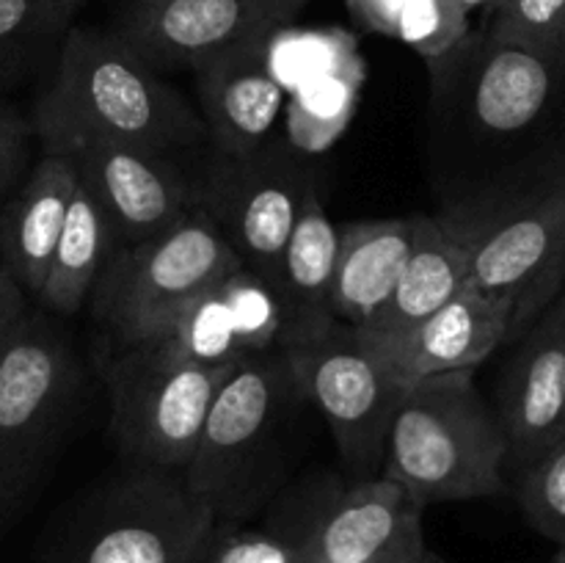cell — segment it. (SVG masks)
<instances>
[{"mask_svg":"<svg viewBox=\"0 0 565 563\" xmlns=\"http://www.w3.org/2000/svg\"><path fill=\"white\" fill-rule=\"evenodd\" d=\"M469 285L467 248L430 213L423 237L414 246L406 268L397 276L390 298L367 326L356 329L367 337H390L428 318Z\"/></svg>","mask_w":565,"mask_h":563,"instance_id":"obj_21","label":"cell"},{"mask_svg":"<svg viewBox=\"0 0 565 563\" xmlns=\"http://www.w3.org/2000/svg\"><path fill=\"white\" fill-rule=\"evenodd\" d=\"M434 219L467 248L469 287L511 309V342L565 290V174L494 213Z\"/></svg>","mask_w":565,"mask_h":563,"instance_id":"obj_8","label":"cell"},{"mask_svg":"<svg viewBox=\"0 0 565 563\" xmlns=\"http://www.w3.org/2000/svg\"><path fill=\"white\" fill-rule=\"evenodd\" d=\"M81 384L72 342L31 309L0 359V519L36 486L75 414Z\"/></svg>","mask_w":565,"mask_h":563,"instance_id":"obj_9","label":"cell"},{"mask_svg":"<svg viewBox=\"0 0 565 563\" xmlns=\"http://www.w3.org/2000/svg\"><path fill=\"white\" fill-rule=\"evenodd\" d=\"M428 219V213H414L406 219H364L337 226V263L329 296L337 323L362 329L375 318Z\"/></svg>","mask_w":565,"mask_h":563,"instance_id":"obj_18","label":"cell"},{"mask_svg":"<svg viewBox=\"0 0 565 563\" xmlns=\"http://www.w3.org/2000/svg\"><path fill=\"white\" fill-rule=\"evenodd\" d=\"M243 357L281 351V307L274 287L241 268L221 282Z\"/></svg>","mask_w":565,"mask_h":563,"instance_id":"obj_25","label":"cell"},{"mask_svg":"<svg viewBox=\"0 0 565 563\" xmlns=\"http://www.w3.org/2000/svg\"><path fill=\"white\" fill-rule=\"evenodd\" d=\"M494 414L516 472L565 436V290L516 340L502 368Z\"/></svg>","mask_w":565,"mask_h":563,"instance_id":"obj_14","label":"cell"},{"mask_svg":"<svg viewBox=\"0 0 565 563\" xmlns=\"http://www.w3.org/2000/svg\"><path fill=\"white\" fill-rule=\"evenodd\" d=\"M469 31V11L461 0H406L392 39L408 44L414 53L430 61L456 47Z\"/></svg>","mask_w":565,"mask_h":563,"instance_id":"obj_28","label":"cell"},{"mask_svg":"<svg viewBox=\"0 0 565 563\" xmlns=\"http://www.w3.org/2000/svg\"><path fill=\"white\" fill-rule=\"evenodd\" d=\"M345 3L356 25H362L370 33L392 39L397 14H401L406 0H345Z\"/></svg>","mask_w":565,"mask_h":563,"instance_id":"obj_33","label":"cell"},{"mask_svg":"<svg viewBox=\"0 0 565 563\" xmlns=\"http://www.w3.org/2000/svg\"><path fill=\"white\" fill-rule=\"evenodd\" d=\"M502 3H505V0H461V6H463V9H467V11H475V9H483L486 11V14H494V11L497 9H500V6Z\"/></svg>","mask_w":565,"mask_h":563,"instance_id":"obj_34","label":"cell"},{"mask_svg":"<svg viewBox=\"0 0 565 563\" xmlns=\"http://www.w3.org/2000/svg\"><path fill=\"white\" fill-rule=\"evenodd\" d=\"M519 506L541 535L565 546V436L519 472Z\"/></svg>","mask_w":565,"mask_h":563,"instance_id":"obj_26","label":"cell"},{"mask_svg":"<svg viewBox=\"0 0 565 563\" xmlns=\"http://www.w3.org/2000/svg\"><path fill=\"white\" fill-rule=\"evenodd\" d=\"M270 39L224 50L202 61L196 75L199 116L207 141L224 155H252L274 138L285 116V86L270 70Z\"/></svg>","mask_w":565,"mask_h":563,"instance_id":"obj_17","label":"cell"},{"mask_svg":"<svg viewBox=\"0 0 565 563\" xmlns=\"http://www.w3.org/2000/svg\"><path fill=\"white\" fill-rule=\"evenodd\" d=\"M154 340L169 342L174 351L202 364H237L243 359L221 285L188 301Z\"/></svg>","mask_w":565,"mask_h":563,"instance_id":"obj_24","label":"cell"},{"mask_svg":"<svg viewBox=\"0 0 565 563\" xmlns=\"http://www.w3.org/2000/svg\"><path fill=\"white\" fill-rule=\"evenodd\" d=\"M193 563H301L290 541L263 530H243L237 524H218L213 539Z\"/></svg>","mask_w":565,"mask_h":563,"instance_id":"obj_30","label":"cell"},{"mask_svg":"<svg viewBox=\"0 0 565 563\" xmlns=\"http://www.w3.org/2000/svg\"><path fill=\"white\" fill-rule=\"evenodd\" d=\"M508 442L475 370L408 384L392 417L381 475L401 484L423 508L500 495Z\"/></svg>","mask_w":565,"mask_h":563,"instance_id":"obj_3","label":"cell"},{"mask_svg":"<svg viewBox=\"0 0 565 563\" xmlns=\"http://www.w3.org/2000/svg\"><path fill=\"white\" fill-rule=\"evenodd\" d=\"M237 364H202L169 342H141L105 364L110 436L132 467L182 472L221 384Z\"/></svg>","mask_w":565,"mask_h":563,"instance_id":"obj_7","label":"cell"},{"mask_svg":"<svg viewBox=\"0 0 565 563\" xmlns=\"http://www.w3.org/2000/svg\"><path fill=\"white\" fill-rule=\"evenodd\" d=\"M425 508L392 478H353L303 491L279 506L270 533L301 563H417L428 552Z\"/></svg>","mask_w":565,"mask_h":563,"instance_id":"obj_10","label":"cell"},{"mask_svg":"<svg viewBox=\"0 0 565 563\" xmlns=\"http://www.w3.org/2000/svg\"><path fill=\"white\" fill-rule=\"evenodd\" d=\"M114 235L105 213L77 180L66 208L61 237L50 259L47 279L36 301L53 315H77L92 298L105 263L114 254Z\"/></svg>","mask_w":565,"mask_h":563,"instance_id":"obj_22","label":"cell"},{"mask_svg":"<svg viewBox=\"0 0 565 563\" xmlns=\"http://www.w3.org/2000/svg\"><path fill=\"white\" fill-rule=\"evenodd\" d=\"M285 351L252 353L226 375L182 469L188 489L218 524L252 517L274 489V464L292 403L301 401ZM307 401V397H303Z\"/></svg>","mask_w":565,"mask_h":563,"instance_id":"obj_4","label":"cell"},{"mask_svg":"<svg viewBox=\"0 0 565 563\" xmlns=\"http://www.w3.org/2000/svg\"><path fill=\"white\" fill-rule=\"evenodd\" d=\"M28 312H31V307H28V293L0 265V359H3L6 348L14 340L17 331H20Z\"/></svg>","mask_w":565,"mask_h":563,"instance_id":"obj_32","label":"cell"},{"mask_svg":"<svg viewBox=\"0 0 565 563\" xmlns=\"http://www.w3.org/2000/svg\"><path fill=\"white\" fill-rule=\"evenodd\" d=\"M309 0H125L114 31L160 70H196L202 61L285 31Z\"/></svg>","mask_w":565,"mask_h":563,"instance_id":"obj_13","label":"cell"},{"mask_svg":"<svg viewBox=\"0 0 565 563\" xmlns=\"http://www.w3.org/2000/svg\"><path fill=\"white\" fill-rule=\"evenodd\" d=\"M483 31L565 61V0H505Z\"/></svg>","mask_w":565,"mask_h":563,"instance_id":"obj_27","label":"cell"},{"mask_svg":"<svg viewBox=\"0 0 565 563\" xmlns=\"http://www.w3.org/2000/svg\"><path fill=\"white\" fill-rule=\"evenodd\" d=\"M241 268L218 226L193 204L158 235L114 248L88 304L121 351L154 340L188 301Z\"/></svg>","mask_w":565,"mask_h":563,"instance_id":"obj_6","label":"cell"},{"mask_svg":"<svg viewBox=\"0 0 565 563\" xmlns=\"http://www.w3.org/2000/svg\"><path fill=\"white\" fill-rule=\"evenodd\" d=\"M75 185L72 158L42 152L0 208V265L28 296L42 293Z\"/></svg>","mask_w":565,"mask_h":563,"instance_id":"obj_19","label":"cell"},{"mask_svg":"<svg viewBox=\"0 0 565 563\" xmlns=\"http://www.w3.org/2000/svg\"><path fill=\"white\" fill-rule=\"evenodd\" d=\"M312 188H318L312 169L292 152L290 141L270 138L252 155L213 149L202 174L193 177V204L218 226L243 268L274 285Z\"/></svg>","mask_w":565,"mask_h":563,"instance_id":"obj_11","label":"cell"},{"mask_svg":"<svg viewBox=\"0 0 565 563\" xmlns=\"http://www.w3.org/2000/svg\"><path fill=\"white\" fill-rule=\"evenodd\" d=\"M428 64L425 169L441 219H478L565 174L524 152L561 105L565 61L469 31Z\"/></svg>","mask_w":565,"mask_h":563,"instance_id":"obj_1","label":"cell"},{"mask_svg":"<svg viewBox=\"0 0 565 563\" xmlns=\"http://www.w3.org/2000/svg\"><path fill=\"white\" fill-rule=\"evenodd\" d=\"M70 158L108 219L116 248L158 235L193 208V180L171 155L99 144Z\"/></svg>","mask_w":565,"mask_h":563,"instance_id":"obj_15","label":"cell"},{"mask_svg":"<svg viewBox=\"0 0 565 563\" xmlns=\"http://www.w3.org/2000/svg\"><path fill=\"white\" fill-rule=\"evenodd\" d=\"M31 132L47 155L114 144L174 155L202 147L199 110L132 53L110 28H70L47 88L36 97Z\"/></svg>","mask_w":565,"mask_h":563,"instance_id":"obj_2","label":"cell"},{"mask_svg":"<svg viewBox=\"0 0 565 563\" xmlns=\"http://www.w3.org/2000/svg\"><path fill=\"white\" fill-rule=\"evenodd\" d=\"M359 340L403 384H414L452 370H478L497 348L511 342V309L467 285L445 307L408 329L390 337L359 334Z\"/></svg>","mask_w":565,"mask_h":563,"instance_id":"obj_16","label":"cell"},{"mask_svg":"<svg viewBox=\"0 0 565 563\" xmlns=\"http://www.w3.org/2000/svg\"><path fill=\"white\" fill-rule=\"evenodd\" d=\"M86 0H0V50L66 36Z\"/></svg>","mask_w":565,"mask_h":563,"instance_id":"obj_29","label":"cell"},{"mask_svg":"<svg viewBox=\"0 0 565 563\" xmlns=\"http://www.w3.org/2000/svg\"><path fill=\"white\" fill-rule=\"evenodd\" d=\"M334 263L337 226L312 188L270 285L281 307V351L318 340L337 326L329 307Z\"/></svg>","mask_w":565,"mask_h":563,"instance_id":"obj_20","label":"cell"},{"mask_svg":"<svg viewBox=\"0 0 565 563\" xmlns=\"http://www.w3.org/2000/svg\"><path fill=\"white\" fill-rule=\"evenodd\" d=\"M31 121L0 99V208L20 188L31 160Z\"/></svg>","mask_w":565,"mask_h":563,"instance_id":"obj_31","label":"cell"},{"mask_svg":"<svg viewBox=\"0 0 565 563\" xmlns=\"http://www.w3.org/2000/svg\"><path fill=\"white\" fill-rule=\"evenodd\" d=\"M215 528L182 472L127 464L70 508L44 563H193Z\"/></svg>","mask_w":565,"mask_h":563,"instance_id":"obj_5","label":"cell"},{"mask_svg":"<svg viewBox=\"0 0 565 563\" xmlns=\"http://www.w3.org/2000/svg\"><path fill=\"white\" fill-rule=\"evenodd\" d=\"M356 88L359 81H353L351 70L326 72L298 83L285 105L287 141L307 152L329 147L351 121Z\"/></svg>","mask_w":565,"mask_h":563,"instance_id":"obj_23","label":"cell"},{"mask_svg":"<svg viewBox=\"0 0 565 563\" xmlns=\"http://www.w3.org/2000/svg\"><path fill=\"white\" fill-rule=\"evenodd\" d=\"M417 563H447V561H445V557H441V555H436V552L428 550L423 557H419Z\"/></svg>","mask_w":565,"mask_h":563,"instance_id":"obj_35","label":"cell"},{"mask_svg":"<svg viewBox=\"0 0 565 563\" xmlns=\"http://www.w3.org/2000/svg\"><path fill=\"white\" fill-rule=\"evenodd\" d=\"M285 357L301 395L323 414L351 478L381 475L386 434L408 384L342 323L318 340L285 348Z\"/></svg>","mask_w":565,"mask_h":563,"instance_id":"obj_12","label":"cell"}]
</instances>
